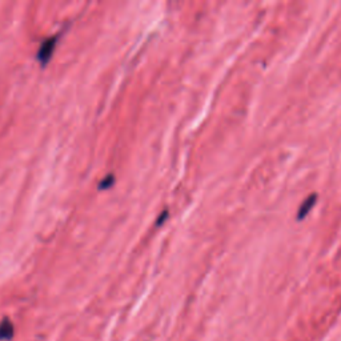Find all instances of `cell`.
Returning <instances> with one entry per match:
<instances>
[{"mask_svg":"<svg viewBox=\"0 0 341 341\" xmlns=\"http://www.w3.org/2000/svg\"><path fill=\"white\" fill-rule=\"evenodd\" d=\"M55 44H56V37H49L47 40H44L41 43L40 48L37 51V57L41 63H47L49 57L52 56L53 48H55Z\"/></svg>","mask_w":341,"mask_h":341,"instance_id":"6da1fadb","label":"cell"},{"mask_svg":"<svg viewBox=\"0 0 341 341\" xmlns=\"http://www.w3.org/2000/svg\"><path fill=\"white\" fill-rule=\"evenodd\" d=\"M13 337V324L12 321L8 319L0 323V340L1 341H8Z\"/></svg>","mask_w":341,"mask_h":341,"instance_id":"7a4b0ae2","label":"cell"},{"mask_svg":"<svg viewBox=\"0 0 341 341\" xmlns=\"http://www.w3.org/2000/svg\"><path fill=\"white\" fill-rule=\"evenodd\" d=\"M316 199H317V196L316 195H311L308 197V199L305 200L304 203L301 204V207H300V209H299V219H304L305 216L308 215L309 213V211L312 209V207L316 204Z\"/></svg>","mask_w":341,"mask_h":341,"instance_id":"3957f363","label":"cell"},{"mask_svg":"<svg viewBox=\"0 0 341 341\" xmlns=\"http://www.w3.org/2000/svg\"><path fill=\"white\" fill-rule=\"evenodd\" d=\"M111 184H114V176L112 175H108L106 177V179L102 180V183H100V185H99V188L100 189H104V188H108L111 185Z\"/></svg>","mask_w":341,"mask_h":341,"instance_id":"277c9868","label":"cell"},{"mask_svg":"<svg viewBox=\"0 0 341 341\" xmlns=\"http://www.w3.org/2000/svg\"><path fill=\"white\" fill-rule=\"evenodd\" d=\"M167 217H168V211H164L162 213V216H160V217H159V219H158V221H156V225H162L163 221H164V220H166Z\"/></svg>","mask_w":341,"mask_h":341,"instance_id":"5b68a950","label":"cell"}]
</instances>
